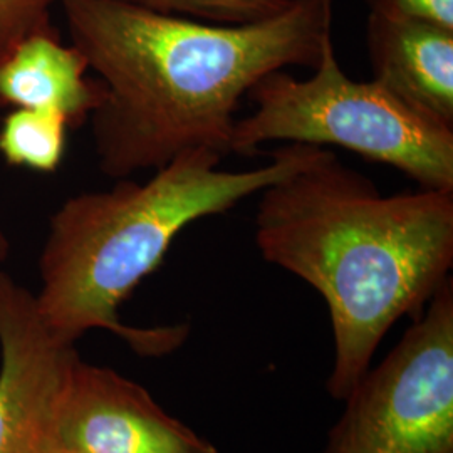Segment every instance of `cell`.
Here are the masks:
<instances>
[{
    "label": "cell",
    "mask_w": 453,
    "mask_h": 453,
    "mask_svg": "<svg viewBox=\"0 0 453 453\" xmlns=\"http://www.w3.org/2000/svg\"><path fill=\"white\" fill-rule=\"evenodd\" d=\"M78 351L42 321L34 292L0 271V453H61L58 413Z\"/></svg>",
    "instance_id": "cell-6"
},
{
    "label": "cell",
    "mask_w": 453,
    "mask_h": 453,
    "mask_svg": "<svg viewBox=\"0 0 453 453\" xmlns=\"http://www.w3.org/2000/svg\"><path fill=\"white\" fill-rule=\"evenodd\" d=\"M88 71L81 52L54 31L34 34L0 63V104L54 111L80 128L101 97Z\"/></svg>",
    "instance_id": "cell-9"
},
{
    "label": "cell",
    "mask_w": 453,
    "mask_h": 453,
    "mask_svg": "<svg viewBox=\"0 0 453 453\" xmlns=\"http://www.w3.org/2000/svg\"><path fill=\"white\" fill-rule=\"evenodd\" d=\"M323 453H453V279L344 400Z\"/></svg>",
    "instance_id": "cell-5"
},
{
    "label": "cell",
    "mask_w": 453,
    "mask_h": 453,
    "mask_svg": "<svg viewBox=\"0 0 453 453\" xmlns=\"http://www.w3.org/2000/svg\"><path fill=\"white\" fill-rule=\"evenodd\" d=\"M71 44L99 76L89 114L110 179L158 170L192 148L232 155L235 114L273 71L316 67L333 37V0H292L250 24H211L127 0H59Z\"/></svg>",
    "instance_id": "cell-1"
},
{
    "label": "cell",
    "mask_w": 453,
    "mask_h": 453,
    "mask_svg": "<svg viewBox=\"0 0 453 453\" xmlns=\"http://www.w3.org/2000/svg\"><path fill=\"white\" fill-rule=\"evenodd\" d=\"M54 4L59 0H0V63L27 37L52 31Z\"/></svg>",
    "instance_id": "cell-12"
},
{
    "label": "cell",
    "mask_w": 453,
    "mask_h": 453,
    "mask_svg": "<svg viewBox=\"0 0 453 453\" xmlns=\"http://www.w3.org/2000/svg\"><path fill=\"white\" fill-rule=\"evenodd\" d=\"M370 14L413 19L453 31V0H366Z\"/></svg>",
    "instance_id": "cell-13"
},
{
    "label": "cell",
    "mask_w": 453,
    "mask_h": 453,
    "mask_svg": "<svg viewBox=\"0 0 453 453\" xmlns=\"http://www.w3.org/2000/svg\"><path fill=\"white\" fill-rule=\"evenodd\" d=\"M256 243L323 296L334 340L326 389L344 402L389 327L452 277L453 192L383 195L331 150L259 192Z\"/></svg>",
    "instance_id": "cell-2"
},
{
    "label": "cell",
    "mask_w": 453,
    "mask_h": 453,
    "mask_svg": "<svg viewBox=\"0 0 453 453\" xmlns=\"http://www.w3.org/2000/svg\"><path fill=\"white\" fill-rule=\"evenodd\" d=\"M324 146L289 143L254 170H222L224 157L192 148L160 166L146 181L118 180L113 188L69 196L52 213L39 257V314L58 340L76 344L104 329L140 357L179 349L188 326L138 327L119 308L165 260L185 226L226 213L243 198L289 177Z\"/></svg>",
    "instance_id": "cell-3"
},
{
    "label": "cell",
    "mask_w": 453,
    "mask_h": 453,
    "mask_svg": "<svg viewBox=\"0 0 453 453\" xmlns=\"http://www.w3.org/2000/svg\"><path fill=\"white\" fill-rule=\"evenodd\" d=\"M314 71L309 80L273 71L249 89L254 110L235 121L234 155L254 157L267 142L338 145L403 172L420 188L453 192V130L413 111L372 80H349L333 37Z\"/></svg>",
    "instance_id": "cell-4"
},
{
    "label": "cell",
    "mask_w": 453,
    "mask_h": 453,
    "mask_svg": "<svg viewBox=\"0 0 453 453\" xmlns=\"http://www.w3.org/2000/svg\"><path fill=\"white\" fill-rule=\"evenodd\" d=\"M160 14L211 24H250L277 16L292 0H127Z\"/></svg>",
    "instance_id": "cell-11"
},
{
    "label": "cell",
    "mask_w": 453,
    "mask_h": 453,
    "mask_svg": "<svg viewBox=\"0 0 453 453\" xmlns=\"http://www.w3.org/2000/svg\"><path fill=\"white\" fill-rule=\"evenodd\" d=\"M58 440L74 453H219L140 383L80 355L65 376Z\"/></svg>",
    "instance_id": "cell-7"
},
{
    "label": "cell",
    "mask_w": 453,
    "mask_h": 453,
    "mask_svg": "<svg viewBox=\"0 0 453 453\" xmlns=\"http://www.w3.org/2000/svg\"><path fill=\"white\" fill-rule=\"evenodd\" d=\"M61 453H74V452H69V450H61Z\"/></svg>",
    "instance_id": "cell-15"
},
{
    "label": "cell",
    "mask_w": 453,
    "mask_h": 453,
    "mask_svg": "<svg viewBox=\"0 0 453 453\" xmlns=\"http://www.w3.org/2000/svg\"><path fill=\"white\" fill-rule=\"evenodd\" d=\"M372 81L408 108L453 130V31L437 24L368 14Z\"/></svg>",
    "instance_id": "cell-8"
},
{
    "label": "cell",
    "mask_w": 453,
    "mask_h": 453,
    "mask_svg": "<svg viewBox=\"0 0 453 453\" xmlns=\"http://www.w3.org/2000/svg\"><path fill=\"white\" fill-rule=\"evenodd\" d=\"M69 130L61 114L14 108L0 125V155L12 166L56 172L65 158Z\"/></svg>",
    "instance_id": "cell-10"
},
{
    "label": "cell",
    "mask_w": 453,
    "mask_h": 453,
    "mask_svg": "<svg viewBox=\"0 0 453 453\" xmlns=\"http://www.w3.org/2000/svg\"><path fill=\"white\" fill-rule=\"evenodd\" d=\"M9 250H11V243H9V239L4 232V228L0 226V271L4 267V262L9 257Z\"/></svg>",
    "instance_id": "cell-14"
}]
</instances>
